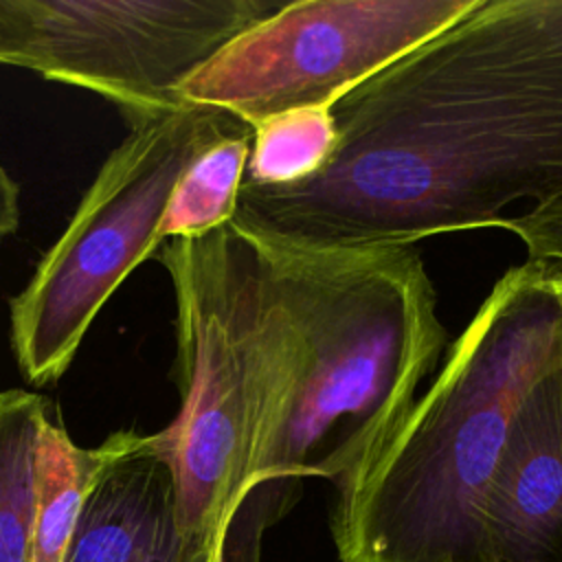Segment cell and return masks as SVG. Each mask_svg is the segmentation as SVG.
Masks as SVG:
<instances>
[{"instance_id":"9a60e30c","label":"cell","mask_w":562,"mask_h":562,"mask_svg":"<svg viewBox=\"0 0 562 562\" xmlns=\"http://www.w3.org/2000/svg\"><path fill=\"white\" fill-rule=\"evenodd\" d=\"M20 224V187L0 162V241Z\"/></svg>"},{"instance_id":"277c9868","label":"cell","mask_w":562,"mask_h":562,"mask_svg":"<svg viewBox=\"0 0 562 562\" xmlns=\"http://www.w3.org/2000/svg\"><path fill=\"white\" fill-rule=\"evenodd\" d=\"M176 296V419L149 437L173 483L180 536L228 562L263 437L294 378L303 340L268 257L231 222L154 252Z\"/></svg>"},{"instance_id":"5bb4252c","label":"cell","mask_w":562,"mask_h":562,"mask_svg":"<svg viewBox=\"0 0 562 562\" xmlns=\"http://www.w3.org/2000/svg\"><path fill=\"white\" fill-rule=\"evenodd\" d=\"M498 228L514 233L527 248L529 261L562 266V191L538 202L518 217H503Z\"/></svg>"},{"instance_id":"8fae6325","label":"cell","mask_w":562,"mask_h":562,"mask_svg":"<svg viewBox=\"0 0 562 562\" xmlns=\"http://www.w3.org/2000/svg\"><path fill=\"white\" fill-rule=\"evenodd\" d=\"M46 422L48 402L42 395L24 389L0 393V562H26Z\"/></svg>"},{"instance_id":"5b68a950","label":"cell","mask_w":562,"mask_h":562,"mask_svg":"<svg viewBox=\"0 0 562 562\" xmlns=\"http://www.w3.org/2000/svg\"><path fill=\"white\" fill-rule=\"evenodd\" d=\"M248 127L224 110L189 103L130 127L66 231L9 303L11 349L29 384L64 375L112 292L158 250L169 195L191 158Z\"/></svg>"},{"instance_id":"30bf717a","label":"cell","mask_w":562,"mask_h":562,"mask_svg":"<svg viewBox=\"0 0 562 562\" xmlns=\"http://www.w3.org/2000/svg\"><path fill=\"white\" fill-rule=\"evenodd\" d=\"M116 448L119 432H112L97 448H81L48 417L40 435L35 518L26 562L66 560L81 505Z\"/></svg>"},{"instance_id":"6da1fadb","label":"cell","mask_w":562,"mask_h":562,"mask_svg":"<svg viewBox=\"0 0 562 562\" xmlns=\"http://www.w3.org/2000/svg\"><path fill=\"white\" fill-rule=\"evenodd\" d=\"M312 178L241 184L231 224L270 255L415 246L498 228L562 191V0H481L331 105Z\"/></svg>"},{"instance_id":"ba28073f","label":"cell","mask_w":562,"mask_h":562,"mask_svg":"<svg viewBox=\"0 0 562 562\" xmlns=\"http://www.w3.org/2000/svg\"><path fill=\"white\" fill-rule=\"evenodd\" d=\"M562 549V367L522 397L481 509V562H544Z\"/></svg>"},{"instance_id":"7a4b0ae2","label":"cell","mask_w":562,"mask_h":562,"mask_svg":"<svg viewBox=\"0 0 562 562\" xmlns=\"http://www.w3.org/2000/svg\"><path fill=\"white\" fill-rule=\"evenodd\" d=\"M263 255L303 356L263 437L228 562H261V536L296 505L303 479L331 481L334 501L351 494L448 342L415 246Z\"/></svg>"},{"instance_id":"2e32d148","label":"cell","mask_w":562,"mask_h":562,"mask_svg":"<svg viewBox=\"0 0 562 562\" xmlns=\"http://www.w3.org/2000/svg\"><path fill=\"white\" fill-rule=\"evenodd\" d=\"M549 283H551V290L555 294V301H558V307H560V321H562V266L560 263H551ZM560 367H562V329H560Z\"/></svg>"},{"instance_id":"4fadbf2b","label":"cell","mask_w":562,"mask_h":562,"mask_svg":"<svg viewBox=\"0 0 562 562\" xmlns=\"http://www.w3.org/2000/svg\"><path fill=\"white\" fill-rule=\"evenodd\" d=\"M331 108H296L252 125L244 184L285 187L316 176L336 149Z\"/></svg>"},{"instance_id":"3957f363","label":"cell","mask_w":562,"mask_h":562,"mask_svg":"<svg viewBox=\"0 0 562 562\" xmlns=\"http://www.w3.org/2000/svg\"><path fill=\"white\" fill-rule=\"evenodd\" d=\"M551 263L509 268L364 481L329 509L340 562H481V509L527 391L560 364Z\"/></svg>"},{"instance_id":"8992f818","label":"cell","mask_w":562,"mask_h":562,"mask_svg":"<svg viewBox=\"0 0 562 562\" xmlns=\"http://www.w3.org/2000/svg\"><path fill=\"white\" fill-rule=\"evenodd\" d=\"M279 0H0V64L88 88L132 125L180 105V86Z\"/></svg>"},{"instance_id":"9c48e42d","label":"cell","mask_w":562,"mask_h":562,"mask_svg":"<svg viewBox=\"0 0 562 562\" xmlns=\"http://www.w3.org/2000/svg\"><path fill=\"white\" fill-rule=\"evenodd\" d=\"M64 562H217L184 542L173 483L149 437L119 430V448L90 487Z\"/></svg>"},{"instance_id":"7c38bea8","label":"cell","mask_w":562,"mask_h":562,"mask_svg":"<svg viewBox=\"0 0 562 562\" xmlns=\"http://www.w3.org/2000/svg\"><path fill=\"white\" fill-rule=\"evenodd\" d=\"M250 143L252 127L222 136L191 158L169 195L158 228L160 241L200 237L233 220Z\"/></svg>"},{"instance_id":"52a82bcc","label":"cell","mask_w":562,"mask_h":562,"mask_svg":"<svg viewBox=\"0 0 562 562\" xmlns=\"http://www.w3.org/2000/svg\"><path fill=\"white\" fill-rule=\"evenodd\" d=\"M481 0L283 2L182 86L180 101L250 127L296 108H331L353 86L470 13Z\"/></svg>"}]
</instances>
